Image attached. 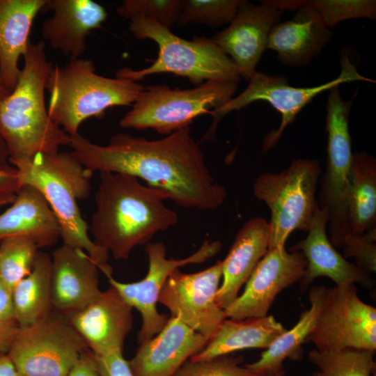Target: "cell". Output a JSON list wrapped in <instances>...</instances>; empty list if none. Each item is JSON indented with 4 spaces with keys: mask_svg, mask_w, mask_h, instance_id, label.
Listing matches in <instances>:
<instances>
[{
    "mask_svg": "<svg viewBox=\"0 0 376 376\" xmlns=\"http://www.w3.org/2000/svg\"><path fill=\"white\" fill-rule=\"evenodd\" d=\"M68 146L72 154L92 172L123 173L141 179L180 207L213 210L227 196L225 187L210 173L189 127L157 140L116 133L104 146L78 133L70 136Z\"/></svg>",
    "mask_w": 376,
    "mask_h": 376,
    "instance_id": "obj_1",
    "label": "cell"
},
{
    "mask_svg": "<svg viewBox=\"0 0 376 376\" xmlns=\"http://www.w3.org/2000/svg\"><path fill=\"white\" fill-rule=\"evenodd\" d=\"M100 176L88 228L93 242L115 259H127L136 246L178 223L177 213L164 203L168 197L162 191L127 174L103 171Z\"/></svg>",
    "mask_w": 376,
    "mask_h": 376,
    "instance_id": "obj_2",
    "label": "cell"
},
{
    "mask_svg": "<svg viewBox=\"0 0 376 376\" xmlns=\"http://www.w3.org/2000/svg\"><path fill=\"white\" fill-rule=\"evenodd\" d=\"M13 90L0 100V136L15 168L41 153H54L68 146L70 136L48 114L45 91L53 64L45 43H30Z\"/></svg>",
    "mask_w": 376,
    "mask_h": 376,
    "instance_id": "obj_3",
    "label": "cell"
},
{
    "mask_svg": "<svg viewBox=\"0 0 376 376\" xmlns=\"http://www.w3.org/2000/svg\"><path fill=\"white\" fill-rule=\"evenodd\" d=\"M19 187L31 185L44 196L61 228L63 244L84 250L107 278L112 276L109 253L97 246L88 235L78 201L87 198L93 172L67 152L41 153L29 163L16 168Z\"/></svg>",
    "mask_w": 376,
    "mask_h": 376,
    "instance_id": "obj_4",
    "label": "cell"
},
{
    "mask_svg": "<svg viewBox=\"0 0 376 376\" xmlns=\"http://www.w3.org/2000/svg\"><path fill=\"white\" fill-rule=\"evenodd\" d=\"M144 88L130 79L98 75L90 59L70 58L64 66L53 65L49 72L48 114L66 134L74 136L86 120L101 118L113 107L132 104Z\"/></svg>",
    "mask_w": 376,
    "mask_h": 376,
    "instance_id": "obj_5",
    "label": "cell"
},
{
    "mask_svg": "<svg viewBox=\"0 0 376 376\" xmlns=\"http://www.w3.org/2000/svg\"><path fill=\"white\" fill-rule=\"evenodd\" d=\"M129 31L139 39H150L159 48L157 59L148 68L120 69L116 77L134 81L158 73L187 78L196 86L210 81L237 83L238 70L232 60L205 36L181 38L159 23L140 16L130 19Z\"/></svg>",
    "mask_w": 376,
    "mask_h": 376,
    "instance_id": "obj_6",
    "label": "cell"
},
{
    "mask_svg": "<svg viewBox=\"0 0 376 376\" xmlns=\"http://www.w3.org/2000/svg\"><path fill=\"white\" fill-rule=\"evenodd\" d=\"M237 83L210 80L190 89H171L166 85L144 88L132 108L120 120L124 129H152L169 135L189 127L194 120L227 103Z\"/></svg>",
    "mask_w": 376,
    "mask_h": 376,
    "instance_id": "obj_7",
    "label": "cell"
},
{
    "mask_svg": "<svg viewBox=\"0 0 376 376\" xmlns=\"http://www.w3.org/2000/svg\"><path fill=\"white\" fill-rule=\"evenodd\" d=\"M321 171L319 161L298 159L279 173L256 178L253 194L271 212L269 248L285 247L295 230H308L319 207L315 194Z\"/></svg>",
    "mask_w": 376,
    "mask_h": 376,
    "instance_id": "obj_8",
    "label": "cell"
},
{
    "mask_svg": "<svg viewBox=\"0 0 376 376\" xmlns=\"http://www.w3.org/2000/svg\"><path fill=\"white\" fill-rule=\"evenodd\" d=\"M327 102L326 132L327 161L320 180L319 207L327 216L329 240L340 248L351 233L347 212V197L353 153L349 131V117L355 93L344 101L338 86L330 89Z\"/></svg>",
    "mask_w": 376,
    "mask_h": 376,
    "instance_id": "obj_9",
    "label": "cell"
},
{
    "mask_svg": "<svg viewBox=\"0 0 376 376\" xmlns=\"http://www.w3.org/2000/svg\"><path fill=\"white\" fill-rule=\"evenodd\" d=\"M340 72L336 79L313 87H294L290 86L283 76L268 75L256 71L244 91L210 112L212 120L203 139L211 141L214 138L218 123L228 113L240 110L253 102L263 100L270 104L281 115L279 128L269 132L264 139L263 152L269 151L277 144L287 126L319 94L343 83L357 81L375 82L362 76L345 52L340 56Z\"/></svg>",
    "mask_w": 376,
    "mask_h": 376,
    "instance_id": "obj_10",
    "label": "cell"
},
{
    "mask_svg": "<svg viewBox=\"0 0 376 376\" xmlns=\"http://www.w3.org/2000/svg\"><path fill=\"white\" fill-rule=\"evenodd\" d=\"M87 349L69 318L52 310L45 319L20 328L7 354L18 376H68Z\"/></svg>",
    "mask_w": 376,
    "mask_h": 376,
    "instance_id": "obj_11",
    "label": "cell"
},
{
    "mask_svg": "<svg viewBox=\"0 0 376 376\" xmlns=\"http://www.w3.org/2000/svg\"><path fill=\"white\" fill-rule=\"evenodd\" d=\"M317 350H376V308L358 295L354 284L326 288L323 306L306 339Z\"/></svg>",
    "mask_w": 376,
    "mask_h": 376,
    "instance_id": "obj_12",
    "label": "cell"
},
{
    "mask_svg": "<svg viewBox=\"0 0 376 376\" xmlns=\"http://www.w3.org/2000/svg\"><path fill=\"white\" fill-rule=\"evenodd\" d=\"M219 241L205 240L191 255L182 258H166V247L162 242H150L145 245L148 259L146 276L136 282L123 283L110 276L109 283L115 287L124 299L141 313L142 324L138 334L139 343L156 336L165 326L169 318L159 313L157 303L160 292L171 274L189 264L202 263L214 256L221 249Z\"/></svg>",
    "mask_w": 376,
    "mask_h": 376,
    "instance_id": "obj_13",
    "label": "cell"
},
{
    "mask_svg": "<svg viewBox=\"0 0 376 376\" xmlns=\"http://www.w3.org/2000/svg\"><path fill=\"white\" fill-rule=\"evenodd\" d=\"M221 278V260L195 273L177 269L166 281L158 303L166 307L171 316L210 340L226 319L216 301Z\"/></svg>",
    "mask_w": 376,
    "mask_h": 376,
    "instance_id": "obj_14",
    "label": "cell"
},
{
    "mask_svg": "<svg viewBox=\"0 0 376 376\" xmlns=\"http://www.w3.org/2000/svg\"><path fill=\"white\" fill-rule=\"evenodd\" d=\"M306 265V260L299 251L269 248L246 281L243 292L224 310L226 318L242 320L267 315L276 297L301 279Z\"/></svg>",
    "mask_w": 376,
    "mask_h": 376,
    "instance_id": "obj_15",
    "label": "cell"
},
{
    "mask_svg": "<svg viewBox=\"0 0 376 376\" xmlns=\"http://www.w3.org/2000/svg\"><path fill=\"white\" fill-rule=\"evenodd\" d=\"M260 2L256 5L244 1L228 26L212 38L246 80L256 72L269 33L283 13L268 1Z\"/></svg>",
    "mask_w": 376,
    "mask_h": 376,
    "instance_id": "obj_16",
    "label": "cell"
},
{
    "mask_svg": "<svg viewBox=\"0 0 376 376\" xmlns=\"http://www.w3.org/2000/svg\"><path fill=\"white\" fill-rule=\"evenodd\" d=\"M133 308L111 285L69 320L95 355L123 352L133 327Z\"/></svg>",
    "mask_w": 376,
    "mask_h": 376,
    "instance_id": "obj_17",
    "label": "cell"
},
{
    "mask_svg": "<svg viewBox=\"0 0 376 376\" xmlns=\"http://www.w3.org/2000/svg\"><path fill=\"white\" fill-rule=\"evenodd\" d=\"M51 258L52 310L70 317L100 294V269L84 250L65 244L56 249Z\"/></svg>",
    "mask_w": 376,
    "mask_h": 376,
    "instance_id": "obj_18",
    "label": "cell"
},
{
    "mask_svg": "<svg viewBox=\"0 0 376 376\" xmlns=\"http://www.w3.org/2000/svg\"><path fill=\"white\" fill-rule=\"evenodd\" d=\"M208 341L180 319L171 316L156 336L139 344L128 361L129 366L133 376H173Z\"/></svg>",
    "mask_w": 376,
    "mask_h": 376,
    "instance_id": "obj_19",
    "label": "cell"
},
{
    "mask_svg": "<svg viewBox=\"0 0 376 376\" xmlns=\"http://www.w3.org/2000/svg\"><path fill=\"white\" fill-rule=\"evenodd\" d=\"M327 216L320 207L317 210L306 238L291 251H301L306 262V269L300 281V289L305 290L316 278L327 276L336 285L359 283L370 288L375 285L370 274L357 264L352 263L337 251L327 236Z\"/></svg>",
    "mask_w": 376,
    "mask_h": 376,
    "instance_id": "obj_20",
    "label": "cell"
},
{
    "mask_svg": "<svg viewBox=\"0 0 376 376\" xmlns=\"http://www.w3.org/2000/svg\"><path fill=\"white\" fill-rule=\"evenodd\" d=\"M43 10L53 12L42 25L43 39L70 58L81 57L88 36L107 17L105 8L92 0H47Z\"/></svg>",
    "mask_w": 376,
    "mask_h": 376,
    "instance_id": "obj_21",
    "label": "cell"
},
{
    "mask_svg": "<svg viewBox=\"0 0 376 376\" xmlns=\"http://www.w3.org/2000/svg\"><path fill=\"white\" fill-rule=\"evenodd\" d=\"M296 5L297 10L291 19L278 23L272 29L267 49L276 52L281 63L301 67L318 56L330 41L332 32L304 1H296Z\"/></svg>",
    "mask_w": 376,
    "mask_h": 376,
    "instance_id": "obj_22",
    "label": "cell"
},
{
    "mask_svg": "<svg viewBox=\"0 0 376 376\" xmlns=\"http://www.w3.org/2000/svg\"><path fill=\"white\" fill-rule=\"evenodd\" d=\"M269 240V222L264 218L254 217L242 225L221 261L223 281L216 295L220 308L224 310L238 297L240 289L268 251Z\"/></svg>",
    "mask_w": 376,
    "mask_h": 376,
    "instance_id": "obj_23",
    "label": "cell"
},
{
    "mask_svg": "<svg viewBox=\"0 0 376 376\" xmlns=\"http://www.w3.org/2000/svg\"><path fill=\"white\" fill-rule=\"evenodd\" d=\"M14 236L33 239L39 248L51 246L61 238L58 221L42 194L22 185L13 202L0 214V240Z\"/></svg>",
    "mask_w": 376,
    "mask_h": 376,
    "instance_id": "obj_24",
    "label": "cell"
},
{
    "mask_svg": "<svg viewBox=\"0 0 376 376\" xmlns=\"http://www.w3.org/2000/svg\"><path fill=\"white\" fill-rule=\"evenodd\" d=\"M47 0H0V81L11 92L26 53L33 21Z\"/></svg>",
    "mask_w": 376,
    "mask_h": 376,
    "instance_id": "obj_25",
    "label": "cell"
},
{
    "mask_svg": "<svg viewBox=\"0 0 376 376\" xmlns=\"http://www.w3.org/2000/svg\"><path fill=\"white\" fill-rule=\"evenodd\" d=\"M287 329L273 315L226 319L191 361H205L247 348L267 349Z\"/></svg>",
    "mask_w": 376,
    "mask_h": 376,
    "instance_id": "obj_26",
    "label": "cell"
},
{
    "mask_svg": "<svg viewBox=\"0 0 376 376\" xmlns=\"http://www.w3.org/2000/svg\"><path fill=\"white\" fill-rule=\"evenodd\" d=\"M326 287L313 286L308 293L310 308L304 311L296 324L281 334L260 355V358L246 366L253 373L260 375L283 368L286 359L299 361L302 357V345L313 330L323 306Z\"/></svg>",
    "mask_w": 376,
    "mask_h": 376,
    "instance_id": "obj_27",
    "label": "cell"
},
{
    "mask_svg": "<svg viewBox=\"0 0 376 376\" xmlns=\"http://www.w3.org/2000/svg\"><path fill=\"white\" fill-rule=\"evenodd\" d=\"M347 212L351 233L376 228V160L366 152L353 153Z\"/></svg>",
    "mask_w": 376,
    "mask_h": 376,
    "instance_id": "obj_28",
    "label": "cell"
},
{
    "mask_svg": "<svg viewBox=\"0 0 376 376\" xmlns=\"http://www.w3.org/2000/svg\"><path fill=\"white\" fill-rule=\"evenodd\" d=\"M52 258L39 251L31 272L12 290V299L20 328L30 327L52 311L51 302Z\"/></svg>",
    "mask_w": 376,
    "mask_h": 376,
    "instance_id": "obj_29",
    "label": "cell"
},
{
    "mask_svg": "<svg viewBox=\"0 0 376 376\" xmlns=\"http://www.w3.org/2000/svg\"><path fill=\"white\" fill-rule=\"evenodd\" d=\"M375 352L357 348L324 352L313 349L308 352V358L323 376H372L376 368Z\"/></svg>",
    "mask_w": 376,
    "mask_h": 376,
    "instance_id": "obj_30",
    "label": "cell"
},
{
    "mask_svg": "<svg viewBox=\"0 0 376 376\" xmlns=\"http://www.w3.org/2000/svg\"><path fill=\"white\" fill-rule=\"evenodd\" d=\"M38 249L36 242L26 236L0 240V279L11 290L33 270Z\"/></svg>",
    "mask_w": 376,
    "mask_h": 376,
    "instance_id": "obj_31",
    "label": "cell"
},
{
    "mask_svg": "<svg viewBox=\"0 0 376 376\" xmlns=\"http://www.w3.org/2000/svg\"><path fill=\"white\" fill-rule=\"evenodd\" d=\"M242 0H183L178 24H199L219 27L234 18Z\"/></svg>",
    "mask_w": 376,
    "mask_h": 376,
    "instance_id": "obj_32",
    "label": "cell"
},
{
    "mask_svg": "<svg viewBox=\"0 0 376 376\" xmlns=\"http://www.w3.org/2000/svg\"><path fill=\"white\" fill-rule=\"evenodd\" d=\"M304 3L322 17L329 29L345 20L375 19L376 17V1L373 0H312Z\"/></svg>",
    "mask_w": 376,
    "mask_h": 376,
    "instance_id": "obj_33",
    "label": "cell"
},
{
    "mask_svg": "<svg viewBox=\"0 0 376 376\" xmlns=\"http://www.w3.org/2000/svg\"><path fill=\"white\" fill-rule=\"evenodd\" d=\"M181 9L180 0H125L116 11L123 18L143 17L171 30L178 23Z\"/></svg>",
    "mask_w": 376,
    "mask_h": 376,
    "instance_id": "obj_34",
    "label": "cell"
},
{
    "mask_svg": "<svg viewBox=\"0 0 376 376\" xmlns=\"http://www.w3.org/2000/svg\"><path fill=\"white\" fill-rule=\"evenodd\" d=\"M240 357L223 355L209 360L186 361L173 376H260L241 365Z\"/></svg>",
    "mask_w": 376,
    "mask_h": 376,
    "instance_id": "obj_35",
    "label": "cell"
},
{
    "mask_svg": "<svg viewBox=\"0 0 376 376\" xmlns=\"http://www.w3.org/2000/svg\"><path fill=\"white\" fill-rule=\"evenodd\" d=\"M376 228L362 235L350 233L340 248L345 258L353 257L357 265L370 274L376 269Z\"/></svg>",
    "mask_w": 376,
    "mask_h": 376,
    "instance_id": "obj_36",
    "label": "cell"
},
{
    "mask_svg": "<svg viewBox=\"0 0 376 376\" xmlns=\"http://www.w3.org/2000/svg\"><path fill=\"white\" fill-rule=\"evenodd\" d=\"M19 329L12 290L0 279V354H8Z\"/></svg>",
    "mask_w": 376,
    "mask_h": 376,
    "instance_id": "obj_37",
    "label": "cell"
},
{
    "mask_svg": "<svg viewBox=\"0 0 376 376\" xmlns=\"http://www.w3.org/2000/svg\"><path fill=\"white\" fill-rule=\"evenodd\" d=\"M94 363L100 376H133L128 361L123 352H114L106 355L93 354Z\"/></svg>",
    "mask_w": 376,
    "mask_h": 376,
    "instance_id": "obj_38",
    "label": "cell"
},
{
    "mask_svg": "<svg viewBox=\"0 0 376 376\" xmlns=\"http://www.w3.org/2000/svg\"><path fill=\"white\" fill-rule=\"evenodd\" d=\"M68 376H100L89 349L82 352Z\"/></svg>",
    "mask_w": 376,
    "mask_h": 376,
    "instance_id": "obj_39",
    "label": "cell"
},
{
    "mask_svg": "<svg viewBox=\"0 0 376 376\" xmlns=\"http://www.w3.org/2000/svg\"><path fill=\"white\" fill-rule=\"evenodd\" d=\"M19 187L17 169L10 164L0 166V194L16 192Z\"/></svg>",
    "mask_w": 376,
    "mask_h": 376,
    "instance_id": "obj_40",
    "label": "cell"
},
{
    "mask_svg": "<svg viewBox=\"0 0 376 376\" xmlns=\"http://www.w3.org/2000/svg\"><path fill=\"white\" fill-rule=\"evenodd\" d=\"M0 376H18L7 354H0Z\"/></svg>",
    "mask_w": 376,
    "mask_h": 376,
    "instance_id": "obj_41",
    "label": "cell"
},
{
    "mask_svg": "<svg viewBox=\"0 0 376 376\" xmlns=\"http://www.w3.org/2000/svg\"><path fill=\"white\" fill-rule=\"evenodd\" d=\"M9 164V152L8 148L0 136V166Z\"/></svg>",
    "mask_w": 376,
    "mask_h": 376,
    "instance_id": "obj_42",
    "label": "cell"
},
{
    "mask_svg": "<svg viewBox=\"0 0 376 376\" xmlns=\"http://www.w3.org/2000/svg\"><path fill=\"white\" fill-rule=\"evenodd\" d=\"M16 192L0 194V208L6 205H10L15 200Z\"/></svg>",
    "mask_w": 376,
    "mask_h": 376,
    "instance_id": "obj_43",
    "label": "cell"
},
{
    "mask_svg": "<svg viewBox=\"0 0 376 376\" xmlns=\"http://www.w3.org/2000/svg\"><path fill=\"white\" fill-rule=\"evenodd\" d=\"M285 372L284 370V368L269 372L263 375H260V376H283L285 375Z\"/></svg>",
    "mask_w": 376,
    "mask_h": 376,
    "instance_id": "obj_44",
    "label": "cell"
},
{
    "mask_svg": "<svg viewBox=\"0 0 376 376\" xmlns=\"http://www.w3.org/2000/svg\"><path fill=\"white\" fill-rule=\"evenodd\" d=\"M9 93L0 81V100L6 97Z\"/></svg>",
    "mask_w": 376,
    "mask_h": 376,
    "instance_id": "obj_45",
    "label": "cell"
},
{
    "mask_svg": "<svg viewBox=\"0 0 376 376\" xmlns=\"http://www.w3.org/2000/svg\"><path fill=\"white\" fill-rule=\"evenodd\" d=\"M311 376H323L319 371L314 372Z\"/></svg>",
    "mask_w": 376,
    "mask_h": 376,
    "instance_id": "obj_46",
    "label": "cell"
}]
</instances>
